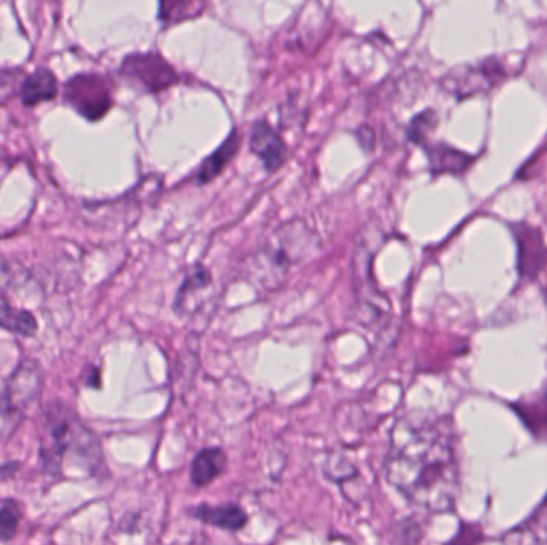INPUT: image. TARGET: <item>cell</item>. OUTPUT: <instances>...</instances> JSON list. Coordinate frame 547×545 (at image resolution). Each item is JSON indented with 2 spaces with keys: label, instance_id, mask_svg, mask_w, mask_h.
<instances>
[{
  "label": "cell",
  "instance_id": "6da1fadb",
  "mask_svg": "<svg viewBox=\"0 0 547 545\" xmlns=\"http://www.w3.org/2000/svg\"><path fill=\"white\" fill-rule=\"evenodd\" d=\"M386 478L413 506L452 510L461 490L452 419L421 413L400 418L392 427Z\"/></svg>",
  "mask_w": 547,
  "mask_h": 545
},
{
  "label": "cell",
  "instance_id": "7a4b0ae2",
  "mask_svg": "<svg viewBox=\"0 0 547 545\" xmlns=\"http://www.w3.org/2000/svg\"><path fill=\"white\" fill-rule=\"evenodd\" d=\"M40 442V459L48 474H63L69 462L88 475H101L106 470L98 438L64 403L48 406Z\"/></svg>",
  "mask_w": 547,
  "mask_h": 545
},
{
  "label": "cell",
  "instance_id": "3957f363",
  "mask_svg": "<svg viewBox=\"0 0 547 545\" xmlns=\"http://www.w3.org/2000/svg\"><path fill=\"white\" fill-rule=\"evenodd\" d=\"M319 237L303 221L282 224L247 264V277L263 290H274L319 248Z\"/></svg>",
  "mask_w": 547,
  "mask_h": 545
},
{
  "label": "cell",
  "instance_id": "277c9868",
  "mask_svg": "<svg viewBox=\"0 0 547 545\" xmlns=\"http://www.w3.org/2000/svg\"><path fill=\"white\" fill-rule=\"evenodd\" d=\"M66 101L88 120H100L112 106L111 85L96 74L72 77L64 90Z\"/></svg>",
  "mask_w": 547,
  "mask_h": 545
},
{
  "label": "cell",
  "instance_id": "5b68a950",
  "mask_svg": "<svg viewBox=\"0 0 547 545\" xmlns=\"http://www.w3.org/2000/svg\"><path fill=\"white\" fill-rule=\"evenodd\" d=\"M120 74L128 82L148 93L164 92L178 84L175 69L157 53H135L125 58Z\"/></svg>",
  "mask_w": 547,
  "mask_h": 545
},
{
  "label": "cell",
  "instance_id": "8992f818",
  "mask_svg": "<svg viewBox=\"0 0 547 545\" xmlns=\"http://www.w3.org/2000/svg\"><path fill=\"white\" fill-rule=\"evenodd\" d=\"M501 68L503 66L498 63H484L482 66L456 69L450 76L445 77L444 85L448 92L460 96V98L485 92V90L495 87L498 84V79L503 77Z\"/></svg>",
  "mask_w": 547,
  "mask_h": 545
},
{
  "label": "cell",
  "instance_id": "52a82bcc",
  "mask_svg": "<svg viewBox=\"0 0 547 545\" xmlns=\"http://www.w3.org/2000/svg\"><path fill=\"white\" fill-rule=\"evenodd\" d=\"M44 386V376L36 360L26 359L16 366L12 376L8 379L4 392L13 402L28 411L39 400Z\"/></svg>",
  "mask_w": 547,
  "mask_h": 545
},
{
  "label": "cell",
  "instance_id": "ba28073f",
  "mask_svg": "<svg viewBox=\"0 0 547 545\" xmlns=\"http://www.w3.org/2000/svg\"><path fill=\"white\" fill-rule=\"evenodd\" d=\"M519 245V271L525 279H535L538 272L546 266L547 250L543 235L530 226L514 227Z\"/></svg>",
  "mask_w": 547,
  "mask_h": 545
},
{
  "label": "cell",
  "instance_id": "9c48e42d",
  "mask_svg": "<svg viewBox=\"0 0 547 545\" xmlns=\"http://www.w3.org/2000/svg\"><path fill=\"white\" fill-rule=\"evenodd\" d=\"M250 148L260 157L268 172H276L287 160L284 141L266 122H256L250 133Z\"/></svg>",
  "mask_w": 547,
  "mask_h": 545
},
{
  "label": "cell",
  "instance_id": "30bf717a",
  "mask_svg": "<svg viewBox=\"0 0 547 545\" xmlns=\"http://www.w3.org/2000/svg\"><path fill=\"white\" fill-rule=\"evenodd\" d=\"M192 515L202 523L215 526L220 530L231 531V533L244 530L248 522L247 512L236 504L199 506L192 510Z\"/></svg>",
  "mask_w": 547,
  "mask_h": 545
},
{
  "label": "cell",
  "instance_id": "8fae6325",
  "mask_svg": "<svg viewBox=\"0 0 547 545\" xmlns=\"http://www.w3.org/2000/svg\"><path fill=\"white\" fill-rule=\"evenodd\" d=\"M228 467V458L220 448H205L192 461L191 480L199 488L210 485Z\"/></svg>",
  "mask_w": 547,
  "mask_h": 545
},
{
  "label": "cell",
  "instance_id": "7c38bea8",
  "mask_svg": "<svg viewBox=\"0 0 547 545\" xmlns=\"http://www.w3.org/2000/svg\"><path fill=\"white\" fill-rule=\"evenodd\" d=\"M56 93L58 82L55 74L48 69H37L36 72H32L21 88V98L26 106H36L44 101L53 100Z\"/></svg>",
  "mask_w": 547,
  "mask_h": 545
},
{
  "label": "cell",
  "instance_id": "4fadbf2b",
  "mask_svg": "<svg viewBox=\"0 0 547 545\" xmlns=\"http://www.w3.org/2000/svg\"><path fill=\"white\" fill-rule=\"evenodd\" d=\"M428 152L429 165L434 173H461L468 170L472 164V157L456 149L445 146V144H437V146H429L426 148Z\"/></svg>",
  "mask_w": 547,
  "mask_h": 545
},
{
  "label": "cell",
  "instance_id": "5bb4252c",
  "mask_svg": "<svg viewBox=\"0 0 547 545\" xmlns=\"http://www.w3.org/2000/svg\"><path fill=\"white\" fill-rule=\"evenodd\" d=\"M504 542H536L547 544V499L535 510L527 522L509 531Z\"/></svg>",
  "mask_w": 547,
  "mask_h": 545
},
{
  "label": "cell",
  "instance_id": "9a60e30c",
  "mask_svg": "<svg viewBox=\"0 0 547 545\" xmlns=\"http://www.w3.org/2000/svg\"><path fill=\"white\" fill-rule=\"evenodd\" d=\"M239 148V133H232L228 140H226V143L218 151L213 152L212 156L208 157L204 164H202L199 173H197V181L200 184H205L220 175L223 172V168L231 162L232 157L236 156Z\"/></svg>",
  "mask_w": 547,
  "mask_h": 545
},
{
  "label": "cell",
  "instance_id": "2e32d148",
  "mask_svg": "<svg viewBox=\"0 0 547 545\" xmlns=\"http://www.w3.org/2000/svg\"><path fill=\"white\" fill-rule=\"evenodd\" d=\"M0 328L29 338L36 335L37 322L31 312L20 311L10 306L7 299L0 296Z\"/></svg>",
  "mask_w": 547,
  "mask_h": 545
},
{
  "label": "cell",
  "instance_id": "e0dca14e",
  "mask_svg": "<svg viewBox=\"0 0 547 545\" xmlns=\"http://www.w3.org/2000/svg\"><path fill=\"white\" fill-rule=\"evenodd\" d=\"M160 20L165 24H178L197 18L204 12L205 0H159Z\"/></svg>",
  "mask_w": 547,
  "mask_h": 545
},
{
  "label": "cell",
  "instance_id": "ac0fdd59",
  "mask_svg": "<svg viewBox=\"0 0 547 545\" xmlns=\"http://www.w3.org/2000/svg\"><path fill=\"white\" fill-rule=\"evenodd\" d=\"M212 283V274L208 271L207 267L196 266L192 267L191 272L184 277L183 285L178 290V295L175 298L176 312H183L184 307L188 304L189 298L192 295H196L197 291L205 290L210 287Z\"/></svg>",
  "mask_w": 547,
  "mask_h": 545
},
{
  "label": "cell",
  "instance_id": "d6986e66",
  "mask_svg": "<svg viewBox=\"0 0 547 545\" xmlns=\"http://www.w3.org/2000/svg\"><path fill=\"white\" fill-rule=\"evenodd\" d=\"M520 416L536 435H547V394L541 395L533 402H525L516 406Z\"/></svg>",
  "mask_w": 547,
  "mask_h": 545
},
{
  "label": "cell",
  "instance_id": "ffe728a7",
  "mask_svg": "<svg viewBox=\"0 0 547 545\" xmlns=\"http://www.w3.org/2000/svg\"><path fill=\"white\" fill-rule=\"evenodd\" d=\"M24 414L26 411L2 392L0 395V443L7 440L15 432L16 427L20 426Z\"/></svg>",
  "mask_w": 547,
  "mask_h": 545
},
{
  "label": "cell",
  "instance_id": "44dd1931",
  "mask_svg": "<svg viewBox=\"0 0 547 545\" xmlns=\"http://www.w3.org/2000/svg\"><path fill=\"white\" fill-rule=\"evenodd\" d=\"M21 509L15 501L0 504V541H10L20 526Z\"/></svg>",
  "mask_w": 547,
  "mask_h": 545
},
{
  "label": "cell",
  "instance_id": "7402d4cb",
  "mask_svg": "<svg viewBox=\"0 0 547 545\" xmlns=\"http://www.w3.org/2000/svg\"><path fill=\"white\" fill-rule=\"evenodd\" d=\"M436 125V114L434 112H424L421 116L416 117V120H413L412 125V138L413 141H416L418 144L426 143V135H428V130L434 128Z\"/></svg>",
  "mask_w": 547,
  "mask_h": 545
}]
</instances>
